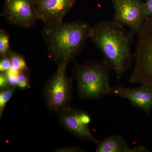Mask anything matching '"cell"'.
<instances>
[{"label":"cell","instance_id":"obj_18","mask_svg":"<svg viewBox=\"0 0 152 152\" xmlns=\"http://www.w3.org/2000/svg\"><path fill=\"white\" fill-rule=\"evenodd\" d=\"M11 88L6 72H0V90L7 89Z\"/></svg>","mask_w":152,"mask_h":152},{"label":"cell","instance_id":"obj_13","mask_svg":"<svg viewBox=\"0 0 152 152\" xmlns=\"http://www.w3.org/2000/svg\"><path fill=\"white\" fill-rule=\"evenodd\" d=\"M10 35L3 29H0V56L8 57L11 50L10 49Z\"/></svg>","mask_w":152,"mask_h":152},{"label":"cell","instance_id":"obj_10","mask_svg":"<svg viewBox=\"0 0 152 152\" xmlns=\"http://www.w3.org/2000/svg\"><path fill=\"white\" fill-rule=\"evenodd\" d=\"M111 96L128 100L135 107L150 113L152 110V90L141 85L137 88H126L118 84L112 87Z\"/></svg>","mask_w":152,"mask_h":152},{"label":"cell","instance_id":"obj_17","mask_svg":"<svg viewBox=\"0 0 152 152\" xmlns=\"http://www.w3.org/2000/svg\"><path fill=\"white\" fill-rule=\"evenodd\" d=\"M12 67L10 59L8 57L1 58L0 60V72H6Z\"/></svg>","mask_w":152,"mask_h":152},{"label":"cell","instance_id":"obj_11","mask_svg":"<svg viewBox=\"0 0 152 152\" xmlns=\"http://www.w3.org/2000/svg\"><path fill=\"white\" fill-rule=\"evenodd\" d=\"M97 152H132V148L123 137L111 135L96 143Z\"/></svg>","mask_w":152,"mask_h":152},{"label":"cell","instance_id":"obj_5","mask_svg":"<svg viewBox=\"0 0 152 152\" xmlns=\"http://www.w3.org/2000/svg\"><path fill=\"white\" fill-rule=\"evenodd\" d=\"M68 65L63 63L58 65L56 71L48 80L42 92L47 107L57 113L71 107L73 79L67 75Z\"/></svg>","mask_w":152,"mask_h":152},{"label":"cell","instance_id":"obj_3","mask_svg":"<svg viewBox=\"0 0 152 152\" xmlns=\"http://www.w3.org/2000/svg\"><path fill=\"white\" fill-rule=\"evenodd\" d=\"M111 70L103 60L76 64L73 72V79L77 84L79 99L98 100L106 96H111L112 90L110 85Z\"/></svg>","mask_w":152,"mask_h":152},{"label":"cell","instance_id":"obj_1","mask_svg":"<svg viewBox=\"0 0 152 152\" xmlns=\"http://www.w3.org/2000/svg\"><path fill=\"white\" fill-rule=\"evenodd\" d=\"M134 33L113 20H104L91 27L90 39L103 56V61L115 72L117 80L133 67L132 46Z\"/></svg>","mask_w":152,"mask_h":152},{"label":"cell","instance_id":"obj_19","mask_svg":"<svg viewBox=\"0 0 152 152\" xmlns=\"http://www.w3.org/2000/svg\"><path fill=\"white\" fill-rule=\"evenodd\" d=\"M86 150L78 147H62L57 148L54 152H84Z\"/></svg>","mask_w":152,"mask_h":152},{"label":"cell","instance_id":"obj_8","mask_svg":"<svg viewBox=\"0 0 152 152\" xmlns=\"http://www.w3.org/2000/svg\"><path fill=\"white\" fill-rule=\"evenodd\" d=\"M76 2V0H33L37 18L45 25L63 22Z\"/></svg>","mask_w":152,"mask_h":152},{"label":"cell","instance_id":"obj_14","mask_svg":"<svg viewBox=\"0 0 152 152\" xmlns=\"http://www.w3.org/2000/svg\"><path fill=\"white\" fill-rule=\"evenodd\" d=\"M15 88H11L2 90L0 92V118L2 117L6 105L12 96Z\"/></svg>","mask_w":152,"mask_h":152},{"label":"cell","instance_id":"obj_7","mask_svg":"<svg viewBox=\"0 0 152 152\" xmlns=\"http://www.w3.org/2000/svg\"><path fill=\"white\" fill-rule=\"evenodd\" d=\"M1 16L11 24L24 28L32 27L37 20L33 0H5Z\"/></svg>","mask_w":152,"mask_h":152},{"label":"cell","instance_id":"obj_9","mask_svg":"<svg viewBox=\"0 0 152 152\" xmlns=\"http://www.w3.org/2000/svg\"><path fill=\"white\" fill-rule=\"evenodd\" d=\"M81 110L68 108L59 113V122L61 126L71 134L83 141L92 142L96 144L90 130L89 125L86 124L80 118Z\"/></svg>","mask_w":152,"mask_h":152},{"label":"cell","instance_id":"obj_20","mask_svg":"<svg viewBox=\"0 0 152 152\" xmlns=\"http://www.w3.org/2000/svg\"><path fill=\"white\" fill-rule=\"evenodd\" d=\"M145 10L148 17L152 16V0H146L144 2Z\"/></svg>","mask_w":152,"mask_h":152},{"label":"cell","instance_id":"obj_2","mask_svg":"<svg viewBox=\"0 0 152 152\" xmlns=\"http://www.w3.org/2000/svg\"><path fill=\"white\" fill-rule=\"evenodd\" d=\"M91 28L82 20L45 25L42 36L49 56L58 65L73 61L83 51Z\"/></svg>","mask_w":152,"mask_h":152},{"label":"cell","instance_id":"obj_4","mask_svg":"<svg viewBox=\"0 0 152 152\" xmlns=\"http://www.w3.org/2000/svg\"><path fill=\"white\" fill-rule=\"evenodd\" d=\"M137 36L134 66L129 82L152 90V16L147 18Z\"/></svg>","mask_w":152,"mask_h":152},{"label":"cell","instance_id":"obj_16","mask_svg":"<svg viewBox=\"0 0 152 152\" xmlns=\"http://www.w3.org/2000/svg\"><path fill=\"white\" fill-rule=\"evenodd\" d=\"M19 72L18 71L13 67L12 66L10 69L7 72H6L9 83L11 87L15 88L17 87L16 78Z\"/></svg>","mask_w":152,"mask_h":152},{"label":"cell","instance_id":"obj_21","mask_svg":"<svg viewBox=\"0 0 152 152\" xmlns=\"http://www.w3.org/2000/svg\"><path fill=\"white\" fill-rule=\"evenodd\" d=\"M149 150L144 146L138 145L132 148V152H148Z\"/></svg>","mask_w":152,"mask_h":152},{"label":"cell","instance_id":"obj_6","mask_svg":"<svg viewBox=\"0 0 152 152\" xmlns=\"http://www.w3.org/2000/svg\"><path fill=\"white\" fill-rule=\"evenodd\" d=\"M114 10L113 20L138 34L148 17L142 0H112Z\"/></svg>","mask_w":152,"mask_h":152},{"label":"cell","instance_id":"obj_15","mask_svg":"<svg viewBox=\"0 0 152 152\" xmlns=\"http://www.w3.org/2000/svg\"><path fill=\"white\" fill-rule=\"evenodd\" d=\"M17 87L21 90H25L29 86V73L19 72L16 78Z\"/></svg>","mask_w":152,"mask_h":152},{"label":"cell","instance_id":"obj_12","mask_svg":"<svg viewBox=\"0 0 152 152\" xmlns=\"http://www.w3.org/2000/svg\"><path fill=\"white\" fill-rule=\"evenodd\" d=\"M9 57L10 59L13 67L19 72L29 73V69L23 55L18 53L13 50H11Z\"/></svg>","mask_w":152,"mask_h":152}]
</instances>
